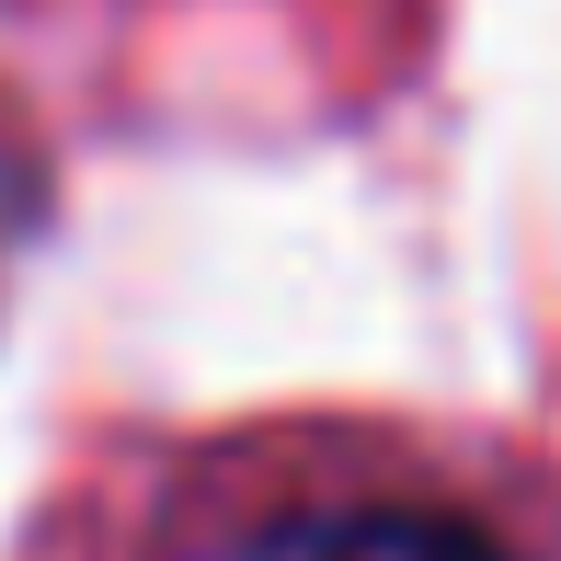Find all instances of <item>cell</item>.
Instances as JSON below:
<instances>
[{"label": "cell", "mask_w": 561, "mask_h": 561, "mask_svg": "<svg viewBox=\"0 0 561 561\" xmlns=\"http://www.w3.org/2000/svg\"><path fill=\"white\" fill-rule=\"evenodd\" d=\"M195 561H504L481 527L436 516V504H390V493H321V504H275V516L229 527Z\"/></svg>", "instance_id": "6da1fadb"}, {"label": "cell", "mask_w": 561, "mask_h": 561, "mask_svg": "<svg viewBox=\"0 0 561 561\" xmlns=\"http://www.w3.org/2000/svg\"><path fill=\"white\" fill-rule=\"evenodd\" d=\"M12 229H23V161L0 149V252H12Z\"/></svg>", "instance_id": "7a4b0ae2"}]
</instances>
